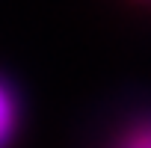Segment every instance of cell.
<instances>
[{
	"mask_svg": "<svg viewBox=\"0 0 151 148\" xmlns=\"http://www.w3.org/2000/svg\"><path fill=\"white\" fill-rule=\"evenodd\" d=\"M15 119H18V110H15V98L12 92L0 83V148H6L12 133H15Z\"/></svg>",
	"mask_w": 151,
	"mask_h": 148,
	"instance_id": "6da1fadb",
	"label": "cell"
},
{
	"mask_svg": "<svg viewBox=\"0 0 151 148\" xmlns=\"http://www.w3.org/2000/svg\"><path fill=\"white\" fill-rule=\"evenodd\" d=\"M133 148H151V130H142V133L133 139Z\"/></svg>",
	"mask_w": 151,
	"mask_h": 148,
	"instance_id": "7a4b0ae2",
	"label": "cell"
}]
</instances>
